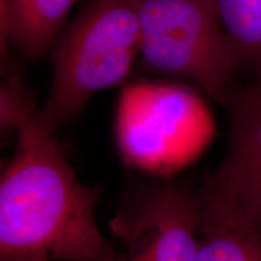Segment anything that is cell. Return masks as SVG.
Masks as SVG:
<instances>
[{
	"instance_id": "1",
	"label": "cell",
	"mask_w": 261,
	"mask_h": 261,
	"mask_svg": "<svg viewBox=\"0 0 261 261\" xmlns=\"http://www.w3.org/2000/svg\"><path fill=\"white\" fill-rule=\"evenodd\" d=\"M99 188L81 184L54 137L18 139L0 180V260L103 261Z\"/></svg>"
},
{
	"instance_id": "2",
	"label": "cell",
	"mask_w": 261,
	"mask_h": 261,
	"mask_svg": "<svg viewBox=\"0 0 261 261\" xmlns=\"http://www.w3.org/2000/svg\"><path fill=\"white\" fill-rule=\"evenodd\" d=\"M139 5L140 0H97L61 33L50 94L18 139L54 137L93 93L126 80L140 55Z\"/></svg>"
},
{
	"instance_id": "3",
	"label": "cell",
	"mask_w": 261,
	"mask_h": 261,
	"mask_svg": "<svg viewBox=\"0 0 261 261\" xmlns=\"http://www.w3.org/2000/svg\"><path fill=\"white\" fill-rule=\"evenodd\" d=\"M139 24L146 69L190 80L224 106L240 68L217 0H140Z\"/></svg>"
},
{
	"instance_id": "4",
	"label": "cell",
	"mask_w": 261,
	"mask_h": 261,
	"mask_svg": "<svg viewBox=\"0 0 261 261\" xmlns=\"http://www.w3.org/2000/svg\"><path fill=\"white\" fill-rule=\"evenodd\" d=\"M213 133L210 110L189 87L137 83L122 91L116 140L133 167L167 178L194 161Z\"/></svg>"
},
{
	"instance_id": "5",
	"label": "cell",
	"mask_w": 261,
	"mask_h": 261,
	"mask_svg": "<svg viewBox=\"0 0 261 261\" xmlns=\"http://www.w3.org/2000/svg\"><path fill=\"white\" fill-rule=\"evenodd\" d=\"M200 208L188 181L161 178L133 185L110 220L125 261H196Z\"/></svg>"
},
{
	"instance_id": "6",
	"label": "cell",
	"mask_w": 261,
	"mask_h": 261,
	"mask_svg": "<svg viewBox=\"0 0 261 261\" xmlns=\"http://www.w3.org/2000/svg\"><path fill=\"white\" fill-rule=\"evenodd\" d=\"M224 107L230 121L226 155L196 196L203 207L256 226L261 223V75L234 84Z\"/></svg>"
},
{
	"instance_id": "7",
	"label": "cell",
	"mask_w": 261,
	"mask_h": 261,
	"mask_svg": "<svg viewBox=\"0 0 261 261\" xmlns=\"http://www.w3.org/2000/svg\"><path fill=\"white\" fill-rule=\"evenodd\" d=\"M77 0H0L2 55L9 40L31 61L56 44Z\"/></svg>"
},
{
	"instance_id": "8",
	"label": "cell",
	"mask_w": 261,
	"mask_h": 261,
	"mask_svg": "<svg viewBox=\"0 0 261 261\" xmlns=\"http://www.w3.org/2000/svg\"><path fill=\"white\" fill-rule=\"evenodd\" d=\"M200 247L196 261H261V232L220 212L198 204Z\"/></svg>"
},
{
	"instance_id": "9",
	"label": "cell",
	"mask_w": 261,
	"mask_h": 261,
	"mask_svg": "<svg viewBox=\"0 0 261 261\" xmlns=\"http://www.w3.org/2000/svg\"><path fill=\"white\" fill-rule=\"evenodd\" d=\"M238 68L261 75V0H217Z\"/></svg>"
},
{
	"instance_id": "10",
	"label": "cell",
	"mask_w": 261,
	"mask_h": 261,
	"mask_svg": "<svg viewBox=\"0 0 261 261\" xmlns=\"http://www.w3.org/2000/svg\"><path fill=\"white\" fill-rule=\"evenodd\" d=\"M0 91V122L3 135L16 132L17 136L34 119L33 94L25 89L23 81L15 69L6 71Z\"/></svg>"
},
{
	"instance_id": "11",
	"label": "cell",
	"mask_w": 261,
	"mask_h": 261,
	"mask_svg": "<svg viewBox=\"0 0 261 261\" xmlns=\"http://www.w3.org/2000/svg\"><path fill=\"white\" fill-rule=\"evenodd\" d=\"M103 261H125V257H123L122 253H117L116 250L114 249Z\"/></svg>"
},
{
	"instance_id": "12",
	"label": "cell",
	"mask_w": 261,
	"mask_h": 261,
	"mask_svg": "<svg viewBox=\"0 0 261 261\" xmlns=\"http://www.w3.org/2000/svg\"><path fill=\"white\" fill-rule=\"evenodd\" d=\"M253 227H255L257 231H259V232H261V223H259L256 225V226H253Z\"/></svg>"
}]
</instances>
